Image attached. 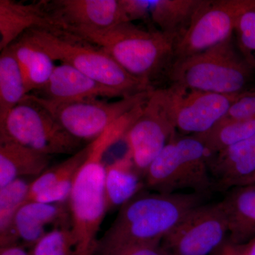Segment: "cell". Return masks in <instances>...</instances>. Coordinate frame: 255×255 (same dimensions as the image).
<instances>
[{"instance_id":"7a4b0ae2","label":"cell","mask_w":255,"mask_h":255,"mask_svg":"<svg viewBox=\"0 0 255 255\" xmlns=\"http://www.w3.org/2000/svg\"><path fill=\"white\" fill-rule=\"evenodd\" d=\"M142 110L143 105L137 107L92 142L88 157L79 169L68 201L75 240V255H95L99 231L108 212L104 157L112 145L124 138Z\"/></svg>"},{"instance_id":"3957f363","label":"cell","mask_w":255,"mask_h":255,"mask_svg":"<svg viewBox=\"0 0 255 255\" xmlns=\"http://www.w3.org/2000/svg\"><path fill=\"white\" fill-rule=\"evenodd\" d=\"M100 47L134 78L151 88L167 78L174 63L176 42L159 30H145L132 22L104 29L66 31Z\"/></svg>"},{"instance_id":"44dd1931","label":"cell","mask_w":255,"mask_h":255,"mask_svg":"<svg viewBox=\"0 0 255 255\" xmlns=\"http://www.w3.org/2000/svg\"><path fill=\"white\" fill-rule=\"evenodd\" d=\"M145 189L144 177L128 152L106 165L105 192L107 210L120 209Z\"/></svg>"},{"instance_id":"8fae6325","label":"cell","mask_w":255,"mask_h":255,"mask_svg":"<svg viewBox=\"0 0 255 255\" xmlns=\"http://www.w3.org/2000/svg\"><path fill=\"white\" fill-rule=\"evenodd\" d=\"M228 234L222 202L194 208L162 239L170 255H209L224 244Z\"/></svg>"},{"instance_id":"603a6c76","label":"cell","mask_w":255,"mask_h":255,"mask_svg":"<svg viewBox=\"0 0 255 255\" xmlns=\"http://www.w3.org/2000/svg\"><path fill=\"white\" fill-rule=\"evenodd\" d=\"M9 48L21 69L28 95L43 88L49 81L56 67L55 60L23 36Z\"/></svg>"},{"instance_id":"1f68e13d","label":"cell","mask_w":255,"mask_h":255,"mask_svg":"<svg viewBox=\"0 0 255 255\" xmlns=\"http://www.w3.org/2000/svg\"><path fill=\"white\" fill-rule=\"evenodd\" d=\"M0 255H28V251L21 244L0 248Z\"/></svg>"},{"instance_id":"f546056e","label":"cell","mask_w":255,"mask_h":255,"mask_svg":"<svg viewBox=\"0 0 255 255\" xmlns=\"http://www.w3.org/2000/svg\"><path fill=\"white\" fill-rule=\"evenodd\" d=\"M215 253L216 255H255V238L243 244H233L227 240Z\"/></svg>"},{"instance_id":"ffe728a7","label":"cell","mask_w":255,"mask_h":255,"mask_svg":"<svg viewBox=\"0 0 255 255\" xmlns=\"http://www.w3.org/2000/svg\"><path fill=\"white\" fill-rule=\"evenodd\" d=\"M52 156L13 142H0V188L24 177H39Z\"/></svg>"},{"instance_id":"8992f818","label":"cell","mask_w":255,"mask_h":255,"mask_svg":"<svg viewBox=\"0 0 255 255\" xmlns=\"http://www.w3.org/2000/svg\"><path fill=\"white\" fill-rule=\"evenodd\" d=\"M211 155L194 135H175L147 169L145 189L160 194L191 190L205 194L214 186L209 167Z\"/></svg>"},{"instance_id":"cb8c5ba5","label":"cell","mask_w":255,"mask_h":255,"mask_svg":"<svg viewBox=\"0 0 255 255\" xmlns=\"http://www.w3.org/2000/svg\"><path fill=\"white\" fill-rule=\"evenodd\" d=\"M27 95L21 69L8 47L0 55V122Z\"/></svg>"},{"instance_id":"d6a6232c","label":"cell","mask_w":255,"mask_h":255,"mask_svg":"<svg viewBox=\"0 0 255 255\" xmlns=\"http://www.w3.org/2000/svg\"><path fill=\"white\" fill-rule=\"evenodd\" d=\"M253 186H254V187H255V184H253Z\"/></svg>"},{"instance_id":"9a60e30c","label":"cell","mask_w":255,"mask_h":255,"mask_svg":"<svg viewBox=\"0 0 255 255\" xmlns=\"http://www.w3.org/2000/svg\"><path fill=\"white\" fill-rule=\"evenodd\" d=\"M31 94L55 102H78L130 97L96 81L73 67L63 63L56 65L49 81L43 88Z\"/></svg>"},{"instance_id":"6da1fadb","label":"cell","mask_w":255,"mask_h":255,"mask_svg":"<svg viewBox=\"0 0 255 255\" xmlns=\"http://www.w3.org/2000/svg\"><path fill=\"white\" fill-rule=\"evenodd\" d=\"M204 195L142 191L119 209L99 240L95 255H117L132 247L162 241L191 210L203 204Z\"/></svg>"},{"instance_id":"9c48e42d","label":"cell","mask_w":255,"mask_h":255,"mask_svg":"<svg viewBox=\"0 0 255 255\" xmlns=\"http://www.w3.org/2000/svg\"><path fill=\"white\" fill-rule=\"evenodd\" d=\"M157 90L176 130L191 135L207 132L219 123L238 95L191 90L176 84Z\"/></svg>"},{"instance_id":"4fadbf2b","label":"cell","mask_w":255,"mask_h":255,"mask_svg":"<svg viewBox=\"0 0 255 255\" xmlns=\"http://www.w3.org/2000/svg\"><path fill=\"white\" fill-rule=\"evenodd\" d=\"M126 22L150 21L173 38L184 36L201 0H120Z\"/></svg>"},{"instance_id":"d6986e66","label":"cell","mask_w":255,"mask_h":255,"mask_svg":"<svg viewBox=\"0 0 255 255\" xmlns=\"http://www.w3.org/2000/svg\"><path fill=\"white\" fill-rule=\"evenodd\" d=\"M91 142L59 164H55L30 184L27 200L48 204L68 203L79 169L86 160Z\"/></svg>"},{"instance_id":"2e32d148","label":"cell","mask_w":255,"mask_h":255,"mask_svg":"<svg viewBox=\"0 0 255 255\" xmlns=\"http://www.w3.org/2000/svg\"><path fill=\"white\" fill-rule=\"evenodd\" d=\"M72 227L68 203L26 201L15 216L12 234L16 244L31 248L47 233V228Z\"/></svg>"},{"instance_id":"83f0119b","label":"cell","mask_w":255,"mask_h":255,"mask_svg":"<svg viewBox=\"0 0 255 255\" xmlns=\"http://www.w3.org/2000/svg\"><path fill=\"white\" fill-rule=\"evenodd\" d=\"M234 32L238 49L255 70V0L240 16Z\"/></svg>"},{"instance_id":"4dcf8cb0","label":"cell","mask_w":255,"mask_h":255,"mask_svg":"<svg viewBox=\"0 0 255 255\" xmlns=\"http://www.w3.org/2000/svg\"><path fill=\"white\" fill-rule=\"evenodd\" d=\"M117 255H170L161 242L132 247Z\"/></svg>"},{"instance_id":"4316f807","label":"cell","mask_w":255,"mask_h":255,"mask_svg":"<svg viewBox=\"0 0 255 255\" xmlns=\"http://www.w3.org/2000/svg\"><path fill=\"white\" fill-rule=\"evenodd\" d=\"M75 240L70 228H55L28 250V255H75Z\"/></svg>"},{"instance_id":"7402d4cb","label":"cell","mask_w":255,"mask_h":255,"mask_svg":"<svg viewBox=\"0 0 255 255\" xmlns=\"http://www.w3.org/2000/svg\"><path fill=\"white\" fill-rule=\"evenodd\" d=\"M227 218L228 242L243 244L255 238V187H238L222 201Z\"/></svg>"},{"instance_id":"5b68a950","label":"cell","mask_w":255,"mask_h":255,"mask_svg":"<svg viewBox=\"0 0 255 255\" xmlns=\"http://www.w3.org/2000/svg\"><path fill=\"white\" fill-rule=\"evenodd\" d=\"M255 68L237 51L233 36L212 48L174 62L171 84L225 95L247 91Z\"/></svg>"},{"instance_id":"d4e9b609","label":"cell","mask_w":255,"mask_h":255,"mask_svg":"<svg viewBox=\"0 0 255 255\" xmlns=\"http://www.w3.org/2000/svg\"><path fill=\"white\" fill-rule=\"evenodd\" d=\"M255 135V119L234 120L223 119L207 132L197 137L213 155Z\"/></svg>"},{"instance_id":"ac0fdd59","label":"cell","mask_w":255,"mask_h":255,"mask_svg":"<svg viewBox=\"0 0 255 255\" xmlns=\"http://www.w3.org/2000/svg\"><path fill=\"white\" fill-rule=\"evenodd\" d=\"M215 154L210 157L209 167L219 189L255 184V147L252 137Z\"/></svg>"},{"instance_id":"5bb4252c","label":"cell","mask_w":255,"mask_h":255,"mask_svg":"<svg viewBox=\"0 0 255 255\" xmlns=\"http://www.w3.org/2000/svg\"><path fill=\"white\" fill-rule=\"evenodd\" d=\"M59 30L104 29L126 22L120 0L47 1Z\"/></svg>"},{"instance_id":"30bf717a","label":"cell","mask_w":255,"mask_h":255,"mask_svg":"<svg viewBox=\"0 0 255 255\" xmlns=\"http://www.w3.org/2000/svg\"><path fill=\"white\" fill-rule=\"evenodd\" d=\"M252 0H201L184 36L174 62L209 49L233 36L236 23Z\"/></svg>"},{"instance_id":"ba28073f","label":"cell","mask_w":255,"mask_h":255,"mask_svg":"<svg viewBox=\"0 0 255 255\" xmlns=\"http://www.w3.org/2000/svg\"><path fill=\"white\" fill-rule=\"evenodd\" d=\"M151 90L111 102L102 100L55 102L32 94L26 97L46 109L72 136L90 143L128 114L144 105Z\"/></svg>"},{"instance_id":"f1b7e54d","label":"cell","mask_w":255,"mask_h":255,"mask_svg":"<svg viewBox=\"0 0 255 255\" xmlns=\"http://www.w3.org/2000/svg\"><path fill=\"white\" fill-rule=\"evenodd\" d=\"M224 118L234 120L255 119V91L247 90L238 95Z\"/></svg>"},{"instance_id":"277c9868","label":"cell","mask_w":255,"mask_h":255,"mask_svg":"<svg viewBox=\"0 0 255 255\" xmlns=\"http://www.w3.org/2000/svg\"><path fill=\"white\" fill-rule=\"evenodd\" d=\"M23 37L54 60L73 67L96 81L132 96L153 90L134 78L100 47L63 30L33 29Z\"/></svg>"},{"instance_id":"7c38bea8","label":"cell","mask_w":255,"mask_h":255,"mask_svg":"<svg viewBox=\"0 0 255 255\" xmlns=\"http://www.w3.org/2000/svg\"><path fill=\"white\" fill-rule=\"evenodd\" d=\"M175 131L157 88L151 90L141 114L124 137L128 154L142 177L154 159L175 137Z\"/></svg>"},{"instance_id":"e0dca14e","label":"cell","mask_w":255,"mask_h":255,"mask_svg":"<svg viewBox=\"0 0 255 255\" xmlns=\"http://www.w3.org/2000/svg\"><path fill=\"white\" fill-rule=\"evenodd\" d=\"M33 29L59 30L48 9L47 1L25 4L12 0H0L1 51Z\"/></svg>"},{"instance_id":"484cf974","label":"cell","mask_w":255,"mask_h":255,"mask_svg":"<svg viewBox=\"0 0 255 255\" xmlns=\"http://www.w3.org/2000/svg\"><path fill=\"white\" fill-rule=\"evenodd\" d=\"M30 184L18 179L0 188V248L16 245L13 223L18 210L27 200Z\"/></svg>"},{"instance_id":"52a82bcc","label":"cell","mask_w":255,"mask_h":255,"mask_svg":"<svg viewBox=\"0 0 255 255\" xmlns=\"http://www.w3.org/2000/svg\"><path fill=\"white\" fill-rule=\"evenodd\" d=\"M19 144L52 156L74 155L83 142L68 133L41 105L25 96L0 122V142Z\"/></svg>"}]
</instances>
